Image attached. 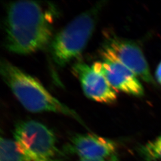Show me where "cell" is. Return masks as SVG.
Listing matches in <instances>:
<instances>
[{"instance_id":"6da1fadb","label":"cell","mask_w":161,"mask_h":161,"mask_svg":"<svg viewBox=\"0 0 161 161\" xmlns=\"http://www.w3.org/2000/svg\"><path fill=\"white\" fill-rule=\"evenodd\" d=\"M57 14L50 4L34 1L10 3L6 8L5 47L18 54H28L50 45Z\"/></svg>"},{"instance_id":"7a4b0ae2","label":"cell","mask_w":161,"mask_h":161,"mask_svg":"<svg viewBox=\"0 0 161 161\" xmlns=\"http://www.w3.org/2000/svg\"><path fill=\"white\" fill-rule=\"evenodd\" d=\"M0 73L7 86L27 110L34 113L52 112L62 114L84 125L74 110L54 97L39 80L4 58L1 60Z\"/></svg>"},{"instance_id":"3957f363","label":"cell","mask_w":161,"mask_h":161,"mask_svg":"<svg viewBox=\"0 0 161 161\" xmlns=\"http://www.w3.org/2000/svg\"><path fill=\"white\" fill-rule=\"evenodd\" d=\"M104 1L78 15L55 35L50 44L52 59L64 66L78 57L91 38Z\"/></svg>"},{"instance_id":"277c9868","label":"cell","mask_w":161,"mask_h":161,"mask_svg":"<svg viewBox=\"0 0 161 161\" xmlns=\"http://www.w3.org/2000/svg\"><path fill=\"white\" fill-rule=\"evenodd\" d=\"M14 140L27 161H62L56 137L40 122L22 121L16 125Z\"/></svg>"},{"instance_id":"5b68a950","label":"cell","mask_w":161,"mask_h":161,"mask_svg":"<svg viewBox=\"0 0 161 161\" xmlns=\"http://www.w3.org/2000/svg\"><path fill=\"white\" fill-rule=\"evenodd\" d=\"M73 72L80 80L87 97L103 103H113L116 100V90L104 75L100 62H96L92 65L78 62L73 66Z\"/></svg>"},{"instance_id":"8992f818","label":"cell","mask_w":161,"mask_h":161,"mask_svg":"<svg viewBox=\"0 0 161 161\" xmlns=\"http://www.w3.org/2000/svg\"><path fill=\"white\" fill-rule=\"evenodd\" d=\"M104 48L109 50L138 78L147 83L153 82L144 54L134 41L109 35L107 37Z\"/></svg>"},{"instance_id":"52a82bcc","label":"cell","mask_w":161,"mask_h":161,"mask_svg":"<svg viewBox=\"0 0 161 161\" xmlns=\"http://www.w3.org/2000/svg\"><path fill=\"white\" fill-rule=\"evenodd\" d=\"M102 70L110 86L115 90L142 96L144 89L138 77L118 60L109 50L103 48L102 51Z\"/></svg>"},{"instance_id":"ba28073f","label":"cell","mask_w":161,"mask_h":161,"mask_svg":"<svg viewBox=\"0 0 161 161\" xmlns=\"http://www.w3.org/2000/svg\"><path fill=\"white\" fill-rule=\"evenodd\" d=\"M115 141L94 134H76L70 139L66 149L80 159H104L117 155Z\"/></svg>"},{"instance_id":"9c48e42d","label":"cell","mask_w":161,"mask_h":161,"mask_svg":"<svg viewBox=\"0 0 161 161\" xmlns=\"http://www.w3.org/2000/svg\"><path fill=\"white\" fill-rule=\"evenodd\" d=\"M0 161H27L14 140L1 137L0 142Z\"/></svg>"},{"instance_id":"30bf717a","label":"cell","mask_w":161,"mask_h":161,"mask_svg":"<svg viewBox=\"0 0 161 161\" xmlns=\"http://www.w3.org/2000/svg\"><path fill=\"white\" fill-rule=\"evenodd\" d=\"M138 153L144 161H161V136L140 146Z\"/></svg>"},{"instance_id":"8fae6325","label":"cell","mask_w":161,"mask_h":161,"mask_svg":"<svg viewBox=\"0 0 161 161\" xmlns=\"http://www.w3.org/2000/svg\"><path fill=\"white\" fill-rule=\"evenodd\" d=\"M78 161H119L118 156H115L108 159H80Z\"/></svg>"},{"instance_id":"7c38bea8","label":"cell","mask_w":161,"mask_h":161,"mask_svg":"<svg viewBox=\"0 0 161 161\" xmlns=\"http://www.w3.org/2000/svg\"><path fill=\"white\" fill-rule=\"evenodd\" d=\"M156 78L161 85V62L158 66L156 70Z\"/></svg>"}]
</instances>
